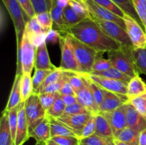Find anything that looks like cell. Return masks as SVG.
<instances>
[{"label": "cell", "mask_w": 146, "mask_h": 145, "mask_svg": "<svg viewBox=\"0 0 146 145\" xmlns=\"http://www.w3.org/2000/svg\"><path fill=\"white\" fill-rule=\"evenodd\" d=\"M127 103L122 105L118 109L111 112H107L104 114V116L107 118L112 128L113 136L115 137L122 129L128 127L127 125Z\"/></svg>", "instance_id": "cell-12"}, {"label": "cell", "mask_w": 146, "mask_h": 145, "mask_svg": "<svg viewBox=\"0 0 146 145\" xmlns=\"http://www.w3.org/2000/svg\"><path fill=\"white\" fill-rule=\"evenodd\" d=\"M0 145H14L9 124L8 112L3 110L0 119Z\"/></svg>", "instance_id": "cell-24"}, {"label": "cell", "mask_w": 146, "mask_h": 145, "mask_svg": "<svg viewBox=\"0 0 146 145\" xmlns=\"http://www.w3.org/2000/svg\"><path fill=\"white\" fill-rule=\"evenodd\" d=\"M64 19L66 28L81 22L84 18L78 15L70 5L64 9Z\"/></svg>", "instance_id": "cell-32"}, {"label": "cell", "mask_w": 146, "mask_h": 145, "mask_svg": "<svg viewBox=\"0 0 146 145\" xmlns=\"http://www.w3.org/2000/svg\"><path fill=\"white\" fill-rule=\"evenodd\" d=\"M24 107L29 129L33 127L46 116V112L41 105L39 96L35 92L24 102Z\"/></svg>", "instance_id": "cell-7"}, {"label": "cell", "mask_w": 146, "mask_h": 145, "mask_svg": "<svg viewBox=\"0 0 146 145\" xmlns=\"http://www.w3.org/2000/svg\"><path fill=\"white\" fill-rule=\"evenodd\" d=\"M59 32L65 35L68 43L72 48L78 63L80 73H91L94 61L100 53L91 47L78 41L71 34L63 31Z\"/></svg>", "instance_id": "cell-2"}, {"label": "cell", "mask_w": 146, "mask_h": 145, "mask_svg": "<svg viewBox=\"0 0 146 145\" xmlns=\"http://www.w3.org/2000/svg\"><path fill=\"white\" fill-rule=\"evenodd\" d=\"M143 26H144V28H146V19H145V22H144V24H143Z\"/></svg>", "instance_id": "cell-60"}, {"label": "cell", "mask_w": 146, "mask_h": 145, "mask_svg": "<svg viewBox=\"0 0 146 145\" xmlns=\"http://www.w3.org/2000/svg\"><path fill=\"white\" fill-rule=\"evenodd\" d=\"M144 29H145V34H146V28H144Z\"/></svg>", "instance_id": "cell-61"}, {"label": "cell", "mask_w": 146, "mask_h": 145, "mask_svg": "<svg viewBox=\"0 0 146 145\" xmlns=\"http://www.w3.org/2000/svg\"><path fill=\"white\" fill-rule=\"evenodd\" d=\"M100 54L97 55L95 61H94V65H93L92 68V71H105V70H108L113 67L110 60L108 58V59H106V58H103L101 55H99Z\"/></svg>", "instance_id": "cell-45"}, {"label": "cell", "mask_w": 146, "mask_h": 145, "mask_svg": "<svg viewBox=\"0 0 146 145\" xmlns=\"http://www.w3.org/2000/svg\"><path fill=\"white\" fill-rule=\"evenodd\" d=\"M36 14L50 11L52 0H30Z\"/></svg>", "instance_id": "cell-43"}, {"label": "cell", "mask_w": 146, "mask_h": 145, "mask_svg": "<svg viewBox=\"0 0 146 145\" xmlns=\"http://www.w3.org/2000/svg\"><path fill=\"white\" fill-rule=\"evenodd\" d=\"M83 80H84V79H83ZM84 87L81 88L79 90L75 92V95L76 96L77 100H78V102H79L84 107L86 108L87 110L92 115H96V114L100 113L99 108L96 104L91 90L89 89V88L84 80Z\"/></svg>", "instance_id": "cell-17"}, {"label": "cell", "mask_w": 146, "mask_h": 145, "mask_svg": "<svg viewBox=\"0 0 146 145\" xmlns=\"http://www.w3.org/2000/svg\"><path fill=\"white\" fill-rule=\"evenodd\" d=\"M126 117L128 127L139 132L146 129V118L141 115L130 102H127Z\"/></svg>", "instance_id": "cell-19"}, {"label": "cell", "mask_w": 146, "mask_h": 145, "mask_svg": "<svg viewBox=\"0 0 146 145\" xmlns=\"http://www.w3.org/2000/svg\"><path fill=\"white\" fill-rule=\"evenodd\" d=\"M91 18L97 23L107 35L120 44L121 48L123 50H131L133 48L126 29L111 21H104L93 16H91Z\"/></svg>", "instance_id": "cell-5"}, {"label": "cell", "mask_w": 146, "mask_h": 145, "mask_svg": "<svg viewBox=\"0 0 146 145\" xmlns=\"http://www.w3.org/2000/svg\"><path fill=\"white\" fill-rule=\"evenodd\" d=\"M132 1L134 8L143 24L146 19V1L145 0H132Z\"/></svg>", "instance_id": "cell-48"}, {"label": "cell", "mask_w": 146, "mask_h": 145, "mask_svg": "<svg viewBox=\"0 0 146 145\" xmlns=\"http://www.w3.org/2000/svg\"><path fill=\"white\" fill-rule=\"evenodd\" d=\"M64 70H62L61 68H60L59 67L58 68H56L55 69L53 70L52 72L48 75L46 80H44V82H43L42 85H41L39 88H38V90L35 92V93L38 94L44 88H46V86H48V85L51 83H54V82H56L58 80L61 79L63 77V75H64Z\"/></svg>", "instance_id": "cell-39"}, {"label": "cell", "mask_w": 146, "mask_h": 145, "mask_svg": "<svg viewBox=\"0 0 146 145\" xmlns=\"http://www.w3.org/2000/svg\"><path fill=\"white\" fill-rule=\"evenodd\" d=\"M60 38H61V34H60L59 31L52 28L46 33V41L53 44H57V42L59 43Z\"/></svg>", "instance_id": "cell-52"}, {"label": "cell", "mask_w": 146, "mask_h": 145, "mask_svg": "<svg viewBox=\"0 0 146 145\" xmlns=\"http://www.w3.org/2000/svg\"><path fill=\"white\" fill-rule=\"evenodd\" d=\"M113 138H106L94 134L88 137L80 139L79 145H107L113 141Z\"/></svg>", "instance_id": "cell-34"}, {"label": "cell", "mask_w": 146, "mask_h": 145, "mask_svg": "<svg viewBox=\"0 0 146 145\" xmlns=\"http://www.w3.org/2000/svg\"><path fill=\"white\" fill-rule=\"evenodd\" d=\"M53 70L35 69L34 75L32 77V84L34 88V92H36L41 87L43 82L48 77V75L52 72Z\"/></svg>", "instance_id": "cell-36"}, {"label": "cell", "mask_w": 146, "mask_h": 145, "mask_svg": "<svg viewBox=\"0 0 146 145\" xmlns=\"http://www.w3.org/2000/svg\"><path fill=\"white\" fill-rule=\"evenodd\" d=\"M46 145H60L58 144H57L56 142H54V140H52V139H49L48 141H47V142H45Z\"/></svg>", "instance_id": "cell-57"}, {"label": "cell", "mask_w": 146, "mask_h": 145, "mask_svg": "<svg viewBox=\"0 0 146 145\" xmlns=\"http://www.w3.org/2000/svg\"><path fill=\"white\" fill-rule=\"evenodd\" d=\"M21 75L16 73L13 82L11 90L10 92L8 102L4 110L9 111L14 107L19 106L21 103Z\"/></svg>", "instance_id": "cell-21"}, {"label": "cell", "mask_w": 146, "mask_h": 145, "mask_svg": "<svg viewBox=\"0 0 146 145\" xmlns=\"http://www.w3.org/2000/svg\"><path fill=\"white\" fill-rule=\"evenodd\" d=\"M66 107V105L60 96L59 98H57L54 105L46 111V115L51 117L57 119V118L61 117L64 115Z\"/></svg>", "instance_id": "cell-35"}, {"label": "cell", "mask_w": 146, "mask_h": 145, "mask_svg": "<svg viewBox=\"0 0 146 145\" xmlns=\"http://www.w3.org/2000/svg\"><path fill=\"white\" fill-rule=\"evenodd\" d=\"M38 95L39 96L41 105H42L44 109H45L46 112L54 105L57 98L60 97L59 92H56V93L46 92V93H39Z\"/></svg>", "instance_id": "cell-41"}, {"label": "cell", "mask_w": 146, "mask_h": 145, "mask_svg": "<svg viewBox=\"0 0 146 145\" xmlns=\"http://www.w3.org/2000/svg\"><path fill=\"white\" fill-rule=\"evenodd\" d=\"M1 1L5 6L14 24L16 37H17V45L18 47L21 43L24 31L25 30L26 24H27L25 16L28 18V21L29 19L26 15L22 7H21L17 0H1Z\"/></svg>", "instance_id": "cell-6"}, {"label": "cell", "mask_w": 146, "mask_h": 145, "mask_svg": "<svg viewBox=\"0 0 146 145\" xmlns=\"http://www.w3.org/2000/svg\"><path fill=\"white\" fill-rule=\"evenodd\" d=\"M146 94V83L139 76L136 75L130 80L128 84V96L130 100Z\"/></svg>", "instance_id": "cell-22"}, {"label": "cell", "mask_w": 146, "mask_h": 145, "mask_svg": "<svg viewBox=\"0 0 146 145\" xmlns=\"http://www.w3.org/2000/svg\"><path fill=\"white\" fill-rule=\"evenodd\" d=\"M112 1L115 2L125 14L129 15L130 16L133 17L141 26H143L142 21H141L136 11H135V8H134L132 0H112Z\"/></svg>", "instance_id": "cell-31"}, {"label": "cell", "mask_w": 146, "mask_h": 145, "mask_svg": "<svg viewBox=\"0 0 146 145\" xmlns=\"http://www.w3.org/2000/svg\"><path fill=\"white\" fill-rule=\"evenodd\" d=\"M60 145H79V138L76 136H56L51 138Z\"/></svg>", "instance_id": "cell-47"}, {"label": "cell", "mask_w": 146, "mask_h": 145, "mask_svg": "<svg viewBox=\"0 0 146 145\" xmlns=\"http://www.w3.org/2000/svg\"><path fill=\"white\" fill-rule=\"evenodd\" d=\"M56 67L54 66L50 61L47 50L46 41H44L36 48V53L35 57V69L54 70Z\"/></svg>", "instance_id": "cell-20"}, {"label": "cell", "mask_w": 146, "mask_h": 145, "mask_svg": "<svg viewBox=\"0 0 146 145\" xmlns=\"http://www.w3.org/2000/svg\"><path fill=\"white\" fill-rule=\"evenodd\" d=\"M51 18L53 20V28L57 31H62L66 28L64 19V9L57 5L55 0H52L51 9Z\"/></svg>", "instance_id": "cell-25"}, {"label": "cell", "mask_w": 146, "mask_h": 145, "mask_svg": "<svg viewBox=\"0 0 146 145\" xmlns=\"http://www.w3.org/2000/svg\"><path fill=\"white\" fill-rule=\"evenodd\" d=\"M37 20H38V23L43 29L48 32V31L51 30L53 28V20L51 18V14L50 11H45V12L39 13V14H36Z\"/></svg>", "instance_id": "cell-42"}, {"label": "cell", "mask_w": 146, "mask_h": 145, "mask_svg": "<svg viewBox=\"0 0 146 145\" xmlns=\"http://www.w3.org/2000/svg\"><path fill=\"white\" fill-rule=\"evenodd\" d=\"M69 5L79 16L84 18H91L89 11L84 0H69Z\"/></svg>", "instance_id": "cell-37"}, {"label": "cell", "mask_w": 146, "mask_h": 145, "mask_svg": "<svg viewBox=\"0 0 146 145\" xmlns=\"http://www.w3.org/2000/svg\"><path fill=\"white\" fill-rule=\"evenodd\" d=\"M60 95H76L74 88L69 82L65 81L59 91Z\"/></svg>", "instance_id": "cell-53"}, {"label": "cell", "mask_w": 146, "mask_h": 145, "mask_svg": "<svg viewBox=\"0 0 146 145\" xmlns=\"http://www.w3.org/2000/svg\"><path fill=\"white\" fill-rule=\"evenodd\" d=\"M138 145H146V129L140 132Z\"/></svg>", "instance_id": "cell-55"}, {"label": "cell", "mask_w": 146, "mask_h": 145, "mask_svg": "<svg viewBox=\"0 0 146 145\" xmlns=\"http://www.w3.org/2000/svg\"><path fill=\"white\" fill-rule=\"evenodd\" d=\"M80 73V72H79ZM90 80L96 83L105 90L110 91L119 95H128V84L118 80L111 79L105 77L98 76L91 73H80Z\"/></svg>", "instance_id": "cell-8"}, {"label": "cell", "mask_w": 146, "mask_h": 145, "mask_svg": "<svg viewBox=\"0 0 146 145\" xmlns=\"http://www.w3.org/2000/svg\"><path fill=\"white\" fill-rule=\"evenodd\" d=\"M51 138L56 136H77L70 128L57 119L48 116Z\"/></svg>", "instance_id": "cell-26"}, {"label": "cell", "mask_w": 146, "mask_h": 145, "mask_svg": "<svg viewBox=\"0 0 146 145\" xmlns=\"http://www.w3.org/2000/svg\"><path fill=\"white\" fill-rule=\"evenodd\" d=\"M140 132L133 128L126 127L121 131L114 139L129 145H138Z\"/></svg>", "instance_id": "cell-28"}, {"label": "cell", "mask_w": 146, "mask_h": 145, "mask_svg": "<svg viewBox=\"0 0 146 145\" xmlns=\"http://www.w3.org/2000/svg\"><path fill=\"white\" fill-rule=\"evenodd\" d=\"M36 48L30 41L27 32L24 30L21 43L17 47V74L21 75L24 72L31 74L35 64Z\"/></svg>", "instance_id": "cell-3"}, {"label": "cell", "mask_w": 146, "mask_h": 145, "mask_svg": "<svg viewBox=\"0 0 146 145\" xmlns=\"http://www.w3.org/2000/svg\"><path fill=\"white\" fill-rule=\"evenodd\" d=\"M131 57L138 73L146 75V48H133Z\"/></svg>", "instance_id": "cell-27"}, {"label": "cell", "mask_w": 146, "mask_h": 145, "mask_svg": "<svg viewBox=\"0 0 146 145\" xmlns=\"http://www.w3.org/2000/svg\"><path fill=\"white\" fill-rule=\"evenodd\" d=\"M132 50L120 48L108 52V58L111 61L112 66L131 78L139 75L131 57Z\"/></svg>", "instance_id": "cell-4"}, {"label": "cell", "mask_w": 146, "mask_h": 145, "mask_svg": "<svg viewBox=\"0 0 146 145\" xmlns=\"http://www.w3.org/2000/svg\"><path fill=\"white\" fill-rule=\"evenodd\" d=\"M113 142L115 144V145H129L126 143H124V142H121V141H118L117 139H113Z\"/></svg>", "instance_id": "cell-58"}, {"label": "cell", "mask_w": 146, "mask_h": 145, "mask_svg": "<svg viewBox=\"0 0 146 145\" xmlns=\"http://www.w3.org/2000/svg\"><path fill=\"white\" fill-rule=\"evenodd\" d=\"M84 1H86V0H84Z\"/></svg>", "instance_id": "cell-62"}, {"label": "cell", "mask_w": 146, "mask_h": 145, "mask_svg": "<svg viewBox=\"0 0 146 145\" xmlns=\"http://www.w3.org/2000/svg\"><path fill=\"white\" fill-rule=\"evenodd\" d=\"M94 1L98 4H99L100 6L109 10L111 12L114 13V14L118 15V16L121 17V18H123L125 15L126 14L112 0H94Z\"/></svg>", "instance_id": "cell-40"}, {"label": "cell", "mask_w": 146, "mask_h": 145, "mask_svg": "<svg viewBox=\"0 0 146 145\" xmlns=\"http://www.w3.org/2000/svg\"><path fill=\"white\" fill-rule=\"evenodd\" d=\"M8 112L9 116V124L10 131H11V140H12L13 144L14 145V141L16 138V133H17V123H18V112H19V107H14L10 110L7 111Z\"/></svg>", "instance_id": "cell-38"}, {"label": "cell", "mask_w": 146, "mask_h": 145, "mask_svg": "<svg viewBox=\"0 0 146 145\" xmlns=\"http://www.w3.org/2000/svg\"><path fill=\"white\" fill-rule=\"evenodd\" d=\"M129 102L128 96L114 93L104 90V97L99 106L100 113H107L114 111Z\"/></svg>", "instance_id": "cell-13"}, {"label": "cell", "mask_w": 146, "mask_h": 145, "mask_svg": "<svg viewBox=\"0 0 146 145\" xmlns=\"http://www.w3.org/2000/svg\"><path fill=\"white\" fill-rule=\"evenodd\" d=\"M95 115L96 133V134L106 138H113L112 128L109 122L102 113H98Z\"/></svg>", "instance_id": "cell-23"}, {"label": "cell", "mask_w": 146, "mask_h": 145, "mask_svg": "<svg viewBox=\"0 0 146 145\" xmlns=\"http://www.w3.org/2000/svg\"><path fill=\"white\" fill-rule=\"evenodd\" d=\"M107 145H115V144H114L113 141V142H111V143L108 144H107Z\"/></svg>", "instance_id": "cell-59"}, {"label": "cell", "mask_w": 146, "mask_h": 145, "mask_svg": "<svg viewBox=\"0 0 146 145\" xmlns=\"http://www.w3.org/2000/svg\"><path fill=\"white\" fill-rule=\"evenodd\" d=\"M65 81L66 80L64 79V75H63V77L61 79L58 80L56 82H54V83H51L50 85H48V86L44 88L39 93H46V92H48V93H56V92H59L60 90H61V87H62L63 84L64 83Z\"/></svg>", "instance_id": "cell-50"}, {"label": "cell", "mask_w": 146, "mask_h": 145, "mask_svg": "<svg viewBox=\"0 0 146 145\" xmlns=\"http://www.w3.org/2000/svg\"><path fill=\"white\" fill-rule=\"evenodd\" d=\"M92 114H78V115H63L58 120L66 125L79 138L83 128L92 117Z\"/></svg>", "instance_id": "cell-14"}, {"label": "cell", "mask_w": 146, "mask_h": 145, "mask_svg": "<svg viewBox=\"0 0 146 145\" xmlns=\"http://www.w3.org/2000/svg\"><path fill=\"white\" fill-rule=\"evenodd\" d=\"M145 1H146V0H145Z\"/></svg>", "instance_id": "cell-63"}, {"label": "cell", "mask_w": 146, "mask_h": 145, "mask_svg": "<svg viewBox=\"0 0 146 145\" xmlns=\"http://www.w3.org/2000/svg\"><path fill=\"white\" fill-rule=\"evenodd\" d=\"M29 139V125L26 117L24 102H23L19 106L18 123L14 145H23Z\"/></svg>", "instance_id": "cell-16"}, {"label": "cell", "mask_w": 146, "mask_h": 145, "mask_svg": "<svg viewBox=\"0 0 146 145\" xmlns=\"http://www.w3.org/2000/svg\"><path fill=\"white\" fill-rule=\"evenodd\" d=\"M87 113H90V112L87 110L86 108L84 107L79 102H76L74 105L66 106L64 115H78V114Z\"/></svg>", "instance_id": "cell-49"}, {"label": "cell", "mask_w": 146, "mask_h": 145, "mask_svg": "<svg viewBox=\"0 0 146 145\" xmlns=\"http://www.w3.org/2000/svg\"><path fill=\"white\" fill-rule=\"evenodd\" d=\"M34 93L32 78L31 73L24 72L21 77V102H25Z\"/></svg>", "instance_id": "cell-30"}, {"label": "cell", "mask_w": 146, "mask_h": 145, "mask_svg": "<svg viewBox=\"0 0 146 145\" xmlns=\"http://www.w3.org/2000/svg\"><path fill=\"white\" fill-rule=\"evenodd\" d=\"M62 31L71 34L78 41L95 49L98 53L121 48L120 44L107 35L91 18H85L78 24Z\"/></svg>", "instance_id": "cell-1"}, {"label": "cell", "mask_w": 146, "mask_h": 145, "mask_svg": "<svg viewBox=\"0 0 146 145\" xmlns=\"http://www.w3.org/2000/svg\"><path fill=\"white\" fill-rule=\"evenodd\" d=\"M60 96L66 106L74 105L78 102V100L76 95H60Z\"/></svg>", "instance_id": "cell-54"}, {"label": "cell", "mask_w": 146, "mask_h": 145, "mask_svg": "<svg viewBox=\"0 0 146 145\" xmlns=\"http://www.w3.org/2000/svg\"><path fill=\"white\" fill-rule=\"evenodd\" d=\"M123 19L133 48H146V34L142 26L128 14H125Z\"/></svg>", "instance_id": "cell-9"}, {"label": "cell", "mask_w": 146, "mask_h": 145, "mask_svg": "<svg viewBox=\"0 0 146 145\" xmlns=\"http://www.w3.org/2000/svg\"><path fill=\"white\" fill-rule=\"evenodd\" d=\"M55 1L57 5L62 9H64L69 5V0H55Z\"/></svg>", "instance_id": "cell-56"}, {"label": "cell", "mask_w": 146, "mask_h": 145, "mask_svg": "<svg viewBox=\"0 0 146 145\" xmlns=\"http://www.w3.org/2000/svg\"><path fill=\"white\" fill-rule=\"evenodd\" d=\"M129 102L141 115L146 118V94L133 98Z\"/></svg>", "instance_id": "cell-44"}, {"label": "cell", "mask_w": 146, "mask_h": 145, "mask_svg": "<svg viewBox=\"0 0 146 145\" xmlns=\"http://www.w3.org/2000/svg\"><path fill=\"white\" fill-rule=\"evenodd\" d=\"M85 4L91 16L101 20H104V21L115 23L122 28L126 29L125 21L123 18L118 16V15L111 12V11L106 9L104 7L100 6L99 4L96 3L94 0H86Z\"/></svg>", "instance_id": "cell-11"}, {"label": "cell", "mask_w": 146, "mask_h": 145, "mask_svg": "<svg viewBox=\"0 0 146 145\" xmlns=\"http://www.w3.org/2000/svg\"><path fill=\"white\" fill-rule=\"evenodd\" d=\"M60 33V32H59ZM59 45L61 48V63L59 68L64 71L80 72L79 66L72 48L68 43L65 35L61 34Z\"/></svg>", "instance_id": "cell-10"}, {"label": "cell", "mask_w": 146, "mask_h": 145, "mask_svg": "<svg viewBox=\"0 0 146 145\" xmlns=\"http://www.w3.org/2000/svg\"><path fill=\"white\" fill-rule=\"evenodd\" d=\"M20 4L21 7H22L23 10L25 12L26 15L29 18V19L33 18L36 16V13L34 11V8L32 7L31 1L30 0H17Z\"/></svg>", "instance_id": "cell-51"}, {"label": "cell", "mask_w": 146, "mask_h": 145, "mask_svg": "<svg viewBox=\"0 0 146 145\" xmlns=\"http://www.w3.org/2000/svg\"><path fill=\"white\" fill-rule=\"evenodd\" d=\"M91 74L98 75V76L111 78V79L118 80L123 81V82H125V83L127 84H128L130 80L132 79V78H130L129 76L125 75V73L122 72L121 71H118V69L113 68V67H112V68H109V69L108 70H105V71H92V72H91Z\"/></svg>", "instance_id": "cell-29"}, {"label": "cell", "mask_w": 146, "mask_h": 145, "mask_svg": "<svg viewBox=\"0 0 146 145\" xmlns=\"http://www.w3.org/2000/svg\"><path fill=\"white\" fill-rule=\"evenodd\" d=\"M78 73H79V72H78ZM80 75H81V74H80ZM81 76L82 77L84 80L85 81V82L87 84V85L88 86L89 89L91 90V93H92L93 96H94L96 104V105L98 106V107L99 108L100 105L101 104L103 99H104V90L102 89L100 86H98L96 83H95V82H93V81L90 80L88 78H85V77L83 76L82 75H81Z\"/></svg>", "instance_id": "cell-33"}, {"label": "cell", "mask_w": 146, "mask_h": 145, "mask_svg": "<svg viewBox=\"0 0 146 145\" xmlns=\"http://www.w3.org/2000/svg\"><path fill=\"white\" fill-rule=\"evenodd\" d=\"M96 133V121H95V115H93L92 117L90 118L89 120L86 122L85 126L83 128V130L81 132V135L79 136V139L88 137L91 136Z\"/></svg>", "instance_id": "cell-46"}, {"label": "cell", "mask_w": 146, "mask_h": 145, "mask_svg": "<svg viewBox=\"0 0 146 145\" xmlns=\"http://www.w3.org/2000/svg\"><path fill=\"white\" fill-rule=\"evenodd\" d=\"M29 136L35 139L36 142H46L51 139L50 121L48 115L33 127L29 129Z\"/></svg>", "instance_id": "cell-18"}, {"label": "cell", "mask_w": 146, "mask_h": 145, "mask_svg": "<svg viewBox=\"0 0 146 145\" xmlns=\"http://www.w3.org/2000/svg\"><path fill=\"white\" fill-rule=\"evenodd\" d=\"M25 31L27 32L30 41L36 46H38L46 41V33L37 20L36 16H34L27 21Z\"/></svg>", "instance_id": "cell-15"}]
</instances>
